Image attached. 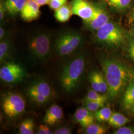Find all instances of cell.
I'll return each mask as SVG.
<instances>
[{
	"instance_id": "obj_1",
	"label": "cell",
	"mask_w": 134,
	"mask_h": 134,
	"mask_svg": "<svg viewBox=\"0 0 134 134\" xmlns=\"http://www.w3.org/2000/svg\"><path fill=\"white\" fill-rule=\"evenodd\" d=\"M102 73L108 86V94L115 98L131 82L134 81V70L119 60L109 57L100 60Z\"/></svg>"
},
{
	"instance_id": "obj_2",
	"label": "cell",
	"mask_w": 134,
	"mask_h": 134,
	"mask_svg": "<svg viewBox=\"0 0 134 134\" xmlns=\"http://www.w3.org/2000/svg\"><path fill=\"white\" fill-rule=\"evenodd\" d=\"M86 66V57L79 54L69 60L63 67L59 80L63 90L67 93L76 91L81 82Z\"/></svg>"
},
{
	"instance_id": "obj_3",
	"label": "cell",
	"mask_w": 134,
	"mask_h": 134,
	"mask_svg": "<svg viewBox=\"0 0 134 134\" xmlns=\"http://www.w3.org/2000/svg\"><path fill=\"white\" fill-rule=\"evenodd\" d=\"M28 50L30 57L39 63L46 62L51 54V35L45 31H38L29 39Z\"/></svg>"
},
{
	"instance_id": "obj_4",
	"label": "cell",
	"mask_w": 134,
	"mask_h": 134,
	"mask_svg": "<svg viewBox=\"0 0 134 134\" xmlns=\"http://www.w3.org/2000/svg\"><path fill=\"white\" fill-rule=\"evenodd\" d=\"M83 37L79 32L67 30L58 35L55 42V49L58 55L61 57L71 56L81 48Z\"/></svg>"
},
{
	"instance_id": "obj_5",
	"label": "cell",
	"mask_w": 134,
	"mask_h": 134,
	"mask_svg": "<svg viewBox=\"0 0 134 134\" xmlns=\"http://www.w3.org/2000/svg\"><path fill=\"white\" fill-rule=\"evenodd\" d=\"M96 38L101 44L109 47H116L124 42L125 35L119 26L109 21L96 31Z\"/></svg>"
},
{
	"instance_id": "obj_6",
	"label": "cell",
	"mask_w": 134,
	"mask_h": 134,
	"mask_svg": "<svg viewBox=\"0 0 134 134\" xmlns=\"http://www.w3.org/2000/svg\"><path fill=\"white\" fill-rule=\"evenodd\" d=\"M53 93L50 84L42 78L34 80L26 89V94L29 100L38 106L48 103L53 97Z\"/></svg>"
},
{
	"instance_id": "obj_7",
	"label": "cell",
	"mask_w": 134,
	"mask_h": 134,
	"mask_svg": "<svg viewBox=\"0 0 134 134\" xmlns=\"http://www.w3.org/2000/svg\"><path fill=\"white\" fill-rule=\"evenodd\" d=\"M1 106L5 115L9 118L13 119L24 112L26 102L20 94L9 92L3 97Z\"/></svg>"
},
{
	"instance_id": "obj_8",
	"label": "cell",
	"mask_w": 134,
	"mask_h": 134,
	"mask_svg": "<svg viewBox=\"0 0 134 134\" xmlns=\"http://www.w3.org/2000/svg\"><path fill=\"white\" fill-rule=\"evenodd\" d=\"M27 77L24 67L18 63H4L0 69L1 80L5 83L15 85L22 82Z\"/></svg>"
},
{
	"instance_id": "obj_9",
	"label": "cell",
	"mask_w": 134,
	"mask_h": 134,
	"mask_svg": "<svg viewBox=\"0 0 134 134\" xmlns=\"http://www.w3.org/2000/svg\"><path fill=\"white\" fill-rule=\"evenodd\" d=\"M71 7L72 14L79 16L83 21L91 19L94 12V5L86 0H72Z\"/></svg>"
},
{
	"instance_id": "obj_10",
	"label": "cell",
	"mask_w": 134,
	"mask_h": 134,
	"mask_svg": "<svg viewBox=\"0 0 134 134\" xmlns=\"http://www.w3.org/2000/svg\"><path fill=\"white\" fill-rule=\"evenodd\" d=\"M108 21L109 15L105 10L100 6L94 5V12L91 19L83 23L88 29L97 31Z\"/></svg>"
},
{
	"instance_id": "obj_11",
	"label": "cell",
	"mask_w": 134,
	"mask_h": 134,
	"mask_svg": "<svg viewBox=\"0 0 134 134\" xmlns=\"http://www.w3.org/2000/svg\"><path fill=\"white\" fill-rule=\"evenodd\" d=\"M40 5L34 0H27V2L20 12L21 19L30 22L38 18L40 12Z\"/></svg>"
},
{
	"instance_id": "obj_12",
	"label": "cell",
	"mask_w": 134,
	"mask_h": 134,
	"mask_svg": "<svg viewBox=\"0 0 134 134\" xmlns=\"http://www.w3.org/2000/svg\"><path fill=\"white\" fill-rule=\"evenodd\" d=\"M63 117L62 108L56 104L51 106L43 117V121L49 126H53L58 123Z\"/></svg>"
},
{
	"instance_id": "obj_13",
	"label": "cell",
	"mask_w": 134,
	"mask_h": 134,
	"mask_svg": "<svg viewBox=\"0 0 134 134\" xmlns=\"http://www.w3.org/2000/svg\"><path fill=\"white\" fill-rule=\"evenodd\" d=\"M74 118L79 124L83 128L94 123L96 117L94 114L86 107H81L77 109L74 114Z\"/></svg>"
},
{
	"instance_id": "obj_14",
	"label": "cell",
	"mask_w": 134,
	"mask_h": 134,
	"mask_svg": "<svg viewBox=\"0 0 134 134\" xmlns=\"http://www.w3.org/2000/svg\"><path fill=\"white\" fill-rule=\"evenodd\" d=\"M7 12L12 16L20 13L27 2V0H4L3 1Z\"/></svg>"
},
{
	"instance_id": "obj_15",
	"label": "cell",
	"mask_w": 134,
	"mask_h": 134,
	"mask_svg": "<svg viewBox=\"0 0 134 134\" xmlns=\"http://www.w3.org/2000/svg\"><path fill=\"white\" fill-rule=\"evenodd\" d=\"M13 43L12 40L7 37L0 42V62L1 64L5 62V61L10 58L12 52Z\"/></svg>"
},
{
	"instance_id": "obj_16",
	"label": "cell",
	"mask_w": 134,
	"mask_h": 134,
	"mask_svg": "<svg viewBox=\"0 0 134 134\" xmlns=\"http://www.w3.org/2000/svg\"><path fill=\"white\" fill-rule=\"evenodd\" d=\"M134 105V81L131 82L126 88L123 98V105L126 110H129Z\"/></svg>"
},
{
	"instance_id": "obj_17",
	"label": "cell",
	"mask_w": 134,
	"mask_h": 134,
	"mask_svg": "<svg viewBox=\"0 0 134 134\" xmlns=\"http://www.w3.org/2000/svg\"><path fill=\"white\" fill-rule=\"evenodd\" d=\"M72 14L71 5H65L55 10L54 16L58 21L65 23L69 20Z\"/></svg>"
},
{
	"instance_id": "obj_18",
	"label": "cell",
	"mask_w": 134,
	"mask_h": 134,
	"mask_svg": "<svg viewBox=\"0 0 134 134\" xmlns=\"http://www.w3.org/2000/svg\"><path fill=\"white\" fill-rule=\"evenodd\" d=\"M130 120L124 115L119 113H112L108 121V124L112 127L119 128L124 126L129 122Z\"/></svg>"
},
{
	"instance_id": "obj_19",
	"label": "cell",
	"mask_w": 134,
	"mask_h": 134,
	"mask_svg": "<svg viewBox=\"0 0 134 134\" xmlns=\"http://www.w3.org/2000/svg\"><path fill=\"white\" fill-rule=\"evenodd\" d=\"M35 123L31 118L24 120L20 125L19 133L20 134H33L34 133Z\"/></svg>"
},
{
	"instance_id": "obj_20",
	"label": "cell",
	"mask_w": 134,
	"mask_h": 134,
	"mask_svg": "<svg viewBox=\"0 0 134 134\" xmlns=\"http://www.w3.org/2000/svg\"><path fill=\"white\" fill-rule=\"evenodd\" d=\"M112 114V112L110 108L103 107L100 109L94 112L96 119L98 122H108Z\"/></svg>"
},
{
	"instance_id": "obj_21",
	"label": "cell",
	"mask_w": 134,
	"mask_h": 134,
	"mask_svg": "<svg viewBox=\"0 0 134 134\" xmlns=\"http://www.w3.org/2000/svg\"><path fill=\"white\" fill-rule=\"evenodd\" d=\"M131 1L132 0H104L109 7L117 10L126 9L130 5Z\"/></svg>"
},
{
	"instance_id": "obj_22",
	"label": "cell",
	"mask_w": 134,
	"mask_h": 134,
	"mask_svg": "<svg viewBox=\"0 0 134 134\" xmlns=\"http://www.w3.org/2000/svg\"><path fill=\"white\" fill-rule=\"evenodd\" d=\"M108 128L103 125L92 123L85 128V133L87 134H104L107 131Z\"/></svg>"
},
{
	"instance_id": "obj_23",
	"label": "cell",
	"mask_w": 134,
	"mask_h": 134,
	"mask_svg": "<svg viewBox=\"0 0 134 134\" xmlns=\"http://www.w3.org/2000/svg\"><path fill=\"white\" fill-rule=\"evenodd\" d=\"M108 96L101 94L100 92L94 91L93 90L88 91L86 96L83 101H104L107 100Z\"/></svg>"
},
{
	"instance_id": "obj_24",
	"label": "cell",
	"mask_w": 134,
	"mask_h": 134,
	"mask_svg": "<svg viewBox=\"0 0 134 134\" xmlns=\"http://www.w3.org/2000/svg\"><path fill=\"white\" fill-rule=\"evenodd\" d=\"M105 102L104 101H83L85 107L92 112L104 107Z\"/></svg>"
},
{
	"instance_id": "obj_25",
	"label": "cell",
	"mask_w": 134,
	"mask_h": 134,
	"mask_svg": "<svg viewBox=\"0 0 134 134\" xmlns=\"http://www.w3.org/2000/svg\"><path fill=\"white\" fill-rule=\"evenodd\" d=\"M97 73H98L97 70L91 71L88 75V79H89V81L91 83L92 90L98 92L100 93Z\"/></svg>"
},
{
	"instance_id": "obj_26",
	"label": "cell",
	"mask_w": 134,
	"mask_h": 134,
	"mask_svg": "<svg viewBox=\"0 0 134 134\" xmlns=\"http://www.w3.org/2000/svg\"><path fill=\"white\" fill-rule=\"evenodd\" d=\"M97 75L100 93H104L108 91V86L106 81L105 78L102 72L99 71H98Z\"/></svg>"
},
{
	"instance_id": "obj_27",
	"label": "cell",
	"mask_w": 134,
	"mask_h": 134,
	"mask_svg": "<svg viewBox=\"0 0 134 134\" xmlns=\"http://www.w3.org/2000/svg\"><path fill=\"white\" fill-rule=\"evenodd\" d=\"M67 0H50L49 3V7L52 10H57L64 5H66Z\"/></svg>"
},
{
	"instance_id": "obj_28",
	"label": "cell",
	"mask_w": 134,
	"mask_h": 134,
	"mask_svg": "<svg viewBox=\"0 0 134 134\" xmlns=\"http://www.w3.org/2000/svg\"><path fill=\"white\" fill-rule=\"evenodd\" d=\"M114 134H134V127L132 126L124 127L119 128L114 132Z\"/></svg>"
},
{
	"instance_id": "obj_29",
	"label": "cell",
	"mask_w": 134,
	"mask_h": 134,
	"mask_svg": "<svg viewBox=\"0 0 134 134\" xmlns=\"http://www.w3.org/2000/svg\"><path fill=\"white\" fill-rule=\"evenodd\" d=\"M49 125H40L38 127L36 134H52L53 133L51 130L48 126Z\"/></svg>"
},
{
	"instance_id": "obj_30",
	"label": "cell",
	"mask_w": 134,
	"mask_h": 134,
	"mask_svg": "<svg viewBox=\"0 0 134 134\" xmlns=\"http://www.w3.org/2000/svg\"><path fill=\"white\" fill-rule=\"evenodd\" d=\"M72 132L71 128L64 126L58 128L53 133L54 134H72Z\"/></svg>"
},
{
	"instance_id": "obj_31",
	"label": "cell",
	"mask_w": 134,
	"mask_h": 134,
	"mask_svg": "<svg viewBox=\"0 0 134 134\" xmlns=\"http://www.w3.org/2000/svg\"><path fill=\"white\" fill-rule=\"evenodd\" d=\"M127 50L130 58L134 60V39L130 40Z\"/></svg>"
},
{
	"instance_id": "obj_32",
	"label": "cell",
	"mask_w": 134,
	"mask_h": 134,
	"mask_svg": "<svg viewBox=\"0 0 134 134\" xmlns=\"http://www.w3.org/2000/svg\"><path fill=\"white\" fill-rule=\"evenodd\" d=\"M7 10L5 8V5H4V3L3 1H1L0 3V20L2 23H3L4 20L5 19V14H6Z\"/></svg>"
},
{
	"instance_id": "obj_33",
	"label": "cell",
	"mask_w": 134,
	"mask_h": 134,
	"mask_svg": "<svg viewBox=\"0 0 134 134\" xmlns=\"http://www.w3.org/2000/svg\"><path fill=\"white\" fill-rule=\"evenodd\" d=\"M7 37H8V32L6 29L1 24L0 26V40H2Z\"/></svg>"
},
{
	"instance_id": "obj_34",
	"label": "cell",
	"mask_w": 134,
	"mask_h": 134,
	"mask_svg": "<svg viewBox=\"0 0 134 134\" xmlns=\"http://www.w3.org/2000/svg\"><path fill=\"white\" fill-rule=\"evenodd\" d=\"M39 5H43L48 4L50 0H34Z\"/></svg>"
},
{
	"instance_id": "obj_35",
	"label": "cell",
	"mask_w": 134,
	"mask_h": 134,
	"mask_svg": "<svg viewBox=\"0 0 134 134\" xmlns=\"http://www.w3.org/2000/svg\"><path fill=\"white\" fill-rule=\"evenodd\" d=\"M130 111L131 113H132L133 115H134V105L130 109Z\"/></svg>"
},
{
	"instance_id": "obj_36",
	"label": "cell",
	"mask_w": 134,
	"mask_h": 134,
	"mask_svg": "<svg viewBox=\"0 0 134 134\" xmlns=\"http://www.w3.org/2000/svg\"><path fill=\"white\" fill-rule=\"evenodd\" d=\"M131 21H134V10H133V12L132 14L131 15Z\"/></svg>"
},
{
	"instance_id": "obj_37",
	"label": "cell",
	"mask_w": 134,
	"mask_h": 134,
	"mask_svg": "<svg viewBox=\"0 0 134 134\" xmlns=\"http://www.w3.org/2000/svg\"><path fill=\"white\" fill-rule=\"evenodd\" d=\"M133 30H134V29H133Z\"/></svg>"
}]
</instances>
